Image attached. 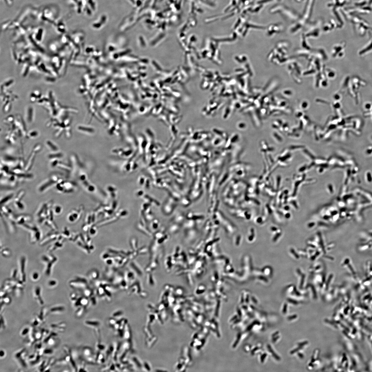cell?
<instances>
[{
  "mask_svg": "<svg viewBox=\"0 0 372 372\" xmlns=\"http://www.w3.org/2000/svg\"><path fill=\"white\" fill-rule=\"evenodd\" d=\"M32 278L33 281H37L39 278V275L38 272H35L33 273L32 275Z\"/></svg>",
  "mask_w": 372,
  "mask_h": 372,
  "instance_id": "obj_20",
  "label": "cell"
},
{
  "mask_svg": "<svg viewBox=\"0 0 372 372\" xmlns=\"http://www.w3.org/2000/svg\"><path fill=\"white\" fill-rule=\"evenodd\" d=\"M52 210L53 214L56 215H60L63 211L62 207L60 205H58L54 206L53 207Z\"/></svg>",
  "mask_w": 372,
  "mask_h": 372,
  "instance_id": "obj_14",
  "label": "cell"
},
{
  "mask_svg": "<svg viewBox=\"0 0 372 372\" xmlns=\"http://www.w3.org/2000/svg\"><path fill=\"white\" fill-rule=\"evenodd\" d=\"M56 359H51L50 360H44L41 362L38 367V371H46L48 370H50L51 367L55 364Z\"/></svg>",
  "mask_w": 372,
  "mask_h": 372,
  "instance_id": "obj_5",
  "label": "cell"
},
{
  "mask_svg": "<svg viewBox=\"0 0 372 372\" xmlns=\"http://www.w3.org/2000/svg\"><path fill=\"white\" fill-rule=\"evenodd\" d=\"M60 235V234L57 233L55 231V232H53V233H50L46 236L40 242L41 243L40 245H44L47 244L50 242L56 240V239H58Z\"/></svg>",
  "mask_w": 372,
  "mask_h": 372,
  "instance_id": "obj_9",
  "label": "cell"
},
{
  "mask_svg": "<svg viewBox=\"0 0 372 372\" xmlns=\"http://www.w3.org/2000/svg\"><path fill=\"white\" fill-rule=\"evenodd\" d=\"M48 309L46 307H43L40 309L39 313L36 315L42 324H45L46 320L47 317L48 315Z\"/></svg>",
  "mask_w": 372,
  "mask_h": 372,
  "instance_id": "obj_10",
  "label": "cell"
},
{
  "mask_svg": "<svg viewBox=\"0 0 372 372\" xmlns=\"http://www.w3.org/2000/svg\"><path fill=\"white\" fill-rule=\"evenodd\" d=\"M50 328L51 331L57 333H62L65 331L66 324L64 322H58L51 324Z\"/></svg>",
  "mask_w": 372,
  "mask_h": 372,
  "instance_id": "obj_8",
  "label": "cell"
},
{
  "mask_svg": "<svg viewBox=\"0 0 372 372\" xmlns=\"http://www.w3.org/2000/svg\"><path fill=\"white\" fill-rule=\"evenodd\" d=\"M64 237L62 236V235L60 234L59 236L58 237L57 241L53 243L49 247L48 249V252H52L55 250L58 249V248H62L64 244Z\"/></svg>",
  "mask_w": 372,
  "mask_h": 372,
  "instance_id": "obj_12",
  "label": "cell"
},
{
  "mask_svg": "<svg viewBox=\"0 0 372 372\" xmlns=\"http://www.w3.org/2000/svg\"><path fill=\"white\" fill-rule=\"evenodd\" d=\"M13 196V194H9L8 195V196H5L4 198H3L2 200H1V204L2 203L4 204L5 203L8 202L9 200L11 199L12 198Z\"/></svg>",
  "mask_w": 372,
  "mask_h": 372,
  "instance_id": "obj_17",
  "label": "cell"
},
{
  "mask_svg": "<svg viewBox=\"0 0 372 372\" xmlns=\"http://www.w3.org/2000/svg\"><path fill=\"white\" fill-rule=\"evenodd\" d=\"M7 356V353L5 350L1 349L0 351V358L1 360L5 359Z\"/></svg>",
  "mask_w": 372,
  "mask_h": 372,
  "instance_id": "obj_18",
  "label": "cell"
},
{
  "mask_svg": "<svg viewBox=\"0 0 372 372\" xmlns=\"http://www.w3.org/2000/svg\"><path fill=\"white\" fill-rule=\"evenodd\" d=\"M41 260L44 266V272L47 276H49L53 266L57 261V259L56 256L48 254L42 256Z\"/></svg>",
  "mask_w": 372,
  "mask_h": 372,
  "instance_id": "obj_1",
  "label": "cell"
},
{
  "mask_svg": "<svg viewBox=\"0 0 372 372\" xmlns=\"http://www.w3.org/2000/svg\"><path fill=\"white\" fill-rule=\"evenodd\" d=\"M6 322L5 318L3 314H1V331L3 330L6 328Z\"/></svg>",
  "mask_w": 372,
  "mask_h": 372,
  "instance_id": "obj_16",
  "label": "cell"
},
{
  "mask_svg": "<svg viewBox=\"0 0 372 372\" xmlns=\"http://www.w3.org/2000/svg\"><path fill=\"white\" fill-rule=\"evenodd\" d=\"M62 179V178L58 176L52 175L41 184L38 187V191L40 192H44L53 186L56 185L59 181Z\"/></svg>",
  "mask_w": 372,
  "mask_h": 372,
  "instance_id": "obj_4",
  "label": "cell"
},
{
  "mask_svg": "<svg viewBox=\"0 0 372 372\" xmlns=\"http://www.w3.org/2000/svg\"><path fill=\"white\" fill-rule=\"evenodd\" d=\"M27 352L26 348H22L18 350L14 353V358L21 367L26 368L28 366Z\"/></svg>",
  "mask_w": 372,
  "mask_h": 372,
  "instance_id": "obj_3",
  "label": "cell"
},
{
  "mask_svg": "<svg viewBox=\"0 0 372 372\" xmlns=\"http://www.w3.org/2000/svg\"><path fill=\"white\" fill-rule=\"evenodd\" d=\"M53 352H54V350L52 347H44L43 349V355L44 356H50V355L53 354Z\"/></svg>",
  "mask_w": 372,
  "mask_h": 372,
  "instance_id": "obj_15",
  "label": "cell"
},
{
  "mask_svg": "<svg viewBox=\"0 0 372 372\" xmlns=\"http://www.w3.org/2000/svg\"><path fill=\"white\" fill-rule=\"evenodd\" d=\"M3 255L5 257H8L11 255V252L8 249H5L3 250Z\"/></svg>",
  "mask_w": 372,
  "mask_h": 372,
  "instance_id": "obj_19",
  "label": "cell"
},
{
  "mask_svg": "<svg viewBox=\"0 0 372 372\" xmlns=\"http://www.w3.org/2000/svg\"><path fill=\"white\" fill-rule=\"evenodd\" d=\"M21 226L29 231L30 240L32 243H36L40 240L41 237V232L36 226L29 224L26 223L21 225Z\"/></svg>",
  "mask_w": 372,
  "mask_h": 372,
  "instance_id": "obj_2",
  "label": "cell"
},
{
  "mask_svg": "<svg viewBox=\"0 0 372 372\" xmlns=\"http://www.w3.org/2000/svg\"><path fill=\"white\" fill-rule=\"evenodd\" d=\"M20 266L19 268V274L20 275V280L23 282L26 281L25 275V263L26 259L25 257H22L20 261Z\"/></svg>",
  "mask_w": 372,
  "mask_h": 372,
  "instance_id": "obj_11",
  "label": "cell"
},
{
  "mask_svg": "<svg viewBox=\"0 0 372 372\" xmlns=\"http://www.w3.org/2000/svg\"><path fill=\"white\" fill-rule=\"evenodd\" d=\"M32 327L31 326H26L21 329L20 332V335L21 337H26L30 334Z\"/></svg>",
  "mask_w": 372,
  "mask_h": 372,
  "instance_id": "obj_13",
  "label": "cell"
},
{
  "mask_svg": "<svg viewBox=\"0 0 372 372\" xmlns=\"http://www.w3.org/2000/svg\"><path fill=\"white\" fill-rule=\"evenodd\" d=\"M41 290L39 286H36L35 287L33 291V297L37 302L39 304L43 306L44 301L42 296Z\"/></svg>",
  "mask_w": 372,
  "mask_h": 372,
  "instance_id": "obj_6",
  "label": "cell"
},
{
  "mask_svg": "<svg viewBox=\"0 0 372 372\" xmlns=\"http://www.w3.org/2000/svg\"><path fill=\"white\" fill-rule=\"evenodd\" d=\"M65 309V307L63 305H55L48 309L49 314L59 315L63 314Z\"/></svg>",
  "mask_w": 372,
  "mask_h": 372,
  "instance_id": "obj_7",
  "label": "cell"
},
{
  "mask_svg": "<svg viewBox=\"0 0 372 372\" xmlns=\"http://www.w3.org/2000/svg\"><path fill=\"white\" fill-rule=\"evenodd\" d=\"M56 283L57 281H56L52 280L50 281H49L48 285L49 286L51 287L56 286Z\"/></svg>",
  "mask_w": 372,
  "mask_h": 372,
  "instance_id": "obj_21",
  "label": "cell"
}]
</instances>
